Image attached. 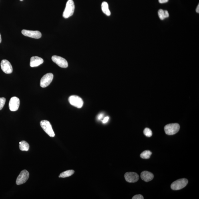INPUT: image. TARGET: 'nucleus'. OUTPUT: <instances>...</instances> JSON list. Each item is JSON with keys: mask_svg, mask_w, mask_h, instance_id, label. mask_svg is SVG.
I'll return each instance as SVG.
<instances>
[{"mask_svg": "<svg viewBox=\"0 0 199 199\" xmlns=\"http://www.w3.org/2000/svg\"><path fill=\"white\" fill-rule=\"evenodd\" d=\"M75 4L73 0L67 1L65 8L63 14V16L65 19L68 18L72 16L75 11Z\"/></svg>", "mask_w": 199, "mask_h": 199, "instance_id": "nucleus-1", "label": "nucleus"}, {"mask_svg": "<svg viewBox=\"0 0 199 199\" xmlns=\"http://www.w3.org/2000/svg\"><path fill=\"white\" fill-rule=\"evenodd\" d=\"M180 128V125L177 123H173L167 125L164 127L165 133L167 135H174L178 133Z\"/></svg>", "mask_w": 199, "mask_h": 199, "instance_id": "nucleus-2", "label": "nucleus"}, {"mask_svg": "<svg viewBox=\"0 0 199 199\" xmlns=\"http://www.w3.org/2000/svg\"><path fill=\"white\" fill-rule=\"evenodd\" d=\"M41 126L45 132L51 137H53L55 136V133L49 121L42 120L41 121Z\"/></svg>", "mask_w": 199, "mask_h": 199, "instance_id": "nucleus-3", "label": "nucleus"}, {"mask_svg": "<svg viewBox=\"0 0 199 199\" xmlns=\"http://www.w3.org/2000/svg\"><path fill=\"white\" fill-rule=\"evenodd\" d=\"M188 183V181L186 178L178 179L172 183L171 185V188L174 190H180L184 188Z\"/></svg>", "mask_w": 199, "mask_h": 199, "instance_id": "nucleus-4", "label": "nucleus"}, {"mask_svg": "<svg viewBox=\"0 0 199 199\" xmlns=\"http://www.w3.org/2000/svg\"><path fill=\"white\" fill-rule=\"evenodd\" d=\"M68 100L70 104L77 108H81L83 104V101L80 97L73 95L69 97Z\"/></svg>", "mask_w": 199, "mask_h": 199, "instance_id": "nucleus-5", "label": "nucleus"}, {"mask_svg": "<svg viewBox=\"0 0 199 199\" xmlns=\"http://www.w3.org/2000/svg\"><path fill=\"white\" fill-rule=\"evenodd\" d=\"M53 73H49L45 75L41 79L40 83L41 87L44 88L48 86L53 81Z\"/></svg>", "mask_w": 199, "mask_h": 199, "instance_id": "nucleus-6", "label": "nucleus"}, {"mask_svg": "<svg viewBox=\"0 0 199 199\" xmlns=\"http://www.w3.org/2000/svg\"><path fill=\"white\" fill-rule=\"evenodd\" d=\"M29 174L26 170L22 171L18 176L16 181V183L18 185L25 183L29 178Z\"/></svg>", "mask_w": 199, "mask_h": 199, "instance_id": "nucleus-7", "label": "nucleus"}, {"mask_svg": "<svg viewBox=\"0 0 199 199\" xmlns=\"http://www.w3.org/2000/svg\"><path fill=\"white\" fill-rule=\"evenodd\" d=\"M53 61L62 68H67L68 67V63L65 59L57 55H53L52 57Z\"/></svg>", "mask_w": 199, "mask_h": 199, "instance_id": "nucleus-8", "label": "nucleus"}, {"mask_svg": "<svg viewBox=\"0 0 199 199\" xmlns=\"http://www.w3.org/2000/svg\"><path fill=\"white\" fill-rule=\"evenodd\" d=\"M20 104L19 99L16 97H13L10 99L9 107L12 111H16L18 109Z\"/></svg>", "mask_w": 199, "mask_h": 199, "instance_id": "nucleus-9", "label": "nucleus"}, {"mask_svg": "<svg viewBox=\"0 0 199 199\" xmlns=\"http://www.w3.org/2000/svg\"><path fill=\"white\" fill-rule=\"evenodd\" d=\"M1 68L6 74H11L13 72L12 67L11 63L6 59L2 60L1 63Z\"/></svg>", "mask_w": 199, "mask_h": 199, "instance_id": "nucleus-10", "label": "nucleus"}, {"mask_svg": "<svg viewBox=\"0 0 199 199\" xmlns=\"http://www.w3.org/2000/svg\"><path fill=\"white\" fill-rule=\"evenodd\" d=\"M21 33L25 36L35 39L40 38L42 36L41 33L39 31H31L23 30L21 31Z\"/></svg>", "mask_w": 199, "mask_h": 199, "instance_id": "nucleus-11", "label": "nucleus"}, {"mask_svg": "<svg viewBox=\"0 0 199 199\" xmlns=\"http://www.w3.org/2000/svg\"><path fill=\"white\" fill-rule=\"evenodd\" d=\"M124 177L127 182L130 183L136 182L139 179V175L135 172H127L125 174Z\"/></svg>", "mask_w": 199, "mask_h": 199, "instance_id": "nucleus-12", "label": "nucleus"}, {"mask_svg": "<svg viewBox=\"0 0 199 199\" xmlns=\"http://www.w3.org/2000/svg\"><path fill=\"white\" fill-rule=\"evenodd\" d=\"M44 62L43 59L37 56L32 57L30 62V66L31 67H35L42 64Z\"/></svg>", "mask_w": 199, "mask_h": 199, "instance_id": "nucleus-13", "label": "nucleus"}, {"mask_svg": "<svg viewBox=\"0 0 199 199\" xmlns=\"http://www.w3.org/2000/svg\"><path fill=\"white\" fill-rule=\"evenodd\" d=\"M141 179L145 182H149L153 180L154 178V175L152 173L148 171H143L141 174Z\"/></svg>", "mask_w": 199, "mask_h": 199, "instance_id": "nucleus-14", "label": "nucleus"}, {"mask_svg": "<svg viewBox=\"0 0 199 199\" xmlns=\"http://www.w3.org/2000/svg\"><path fill=\"white\" fill-rule=\"evenodd\" d=\"M158 14L159 18L161 20H164L169 17L168 12L166 10L159 9L158 12Z\"/></svg>", "mask_w": 199, "mask_h": 199, "instance_id": "nucleus-15", "label": "nucleus"}, {"mask_svg": "<svg viewBox=\"0 0 199 199\" xmlns=\"http://www.w3.org/2000/svg\"><path fill=\"white\" fill-rule=\"evenodd\" d=\"M101 9L103 12L107 16L111 15V12L109 9V5L106 2H104L101 4Z\"/></svg>", "mask_w": 199, "mask_h": 199, "instance_id": "nucleus-16", "label": "nucleus"}, {"mask_svg": "<svg viewBox=\"0 0 199 199\" xmlns=\"http://www.w3.org/2000/svg\"><path fill=\"white\" fill-rule=\"evenodd\" d=\"M19 148L21 151H28L29 149V145L26 141H21V143L19 145Z\"/></svg>", "mask_w": 199, "mask_h": 199, "instance_id": "nucleus-17", "label": "nucleus"}, {"mask_svg": "<svg viewBox=\"0 0 199 199\" xmlns=\"http://www.w3.org/2000/svg\"><path fill=\"white\" fill-rule=\"evenodd\" d=\"M75 171L73 170H68L62 173L59 176L60 178H65L71 176L74 174Z\"/></svg>", "mask_w": 199, "mask_h": 199, "instance_id": "nucleus-18", "label": "nucleus"}, {"mask_svg": "<svg viewBox=\"0 0 199 199\" xmlns=\"http://www.w3.org/2000/svg\"><path fill=\"white\" fill-rule=\"evenodd\" d=\"M152 153L149 150H145L140 155L141 158L144 159H148L150 158Z\"/></svg>", "mask_w": 199, "mask_h": 199, "instance_id": "nucleus-19", "label": "nucleus"}, {"mask_svg": "<svg viewBox=\"0 0 199 199\" xmlns=\"http://www.w3.org/2000/svg\"><path fill=\"white\" fill-rule=\"evenodd\" d=\"M144 133L145 136L148 137H150L152 135V131L150 130V129L148 128H145L144 129Z\"/></svg>", "mask_w": 199, "mask_h": 199, "instance_id": "nucleus-20", "label": "nucleus"}, {"mask_svg": "<svg viewBox=\"0 0 199 199\" xmlns=\"http://www.w3.org/2000/svg\"><path fill=\"white\" fill-rule=\"evenodd\" d=\"M6 99L4 97H0V110L3 109L5 104Z\"/></svg>", "mask_w": 199, "mask_h": 199, "instance_id": "nucleus-21", "label": "nucleus"}, {"mask_svg": "<svg viewBox=\"0 0 199 199\" xmlns=\"http://www.w3.org/2000/svg\"><path fill=\"white\" fill-rule=\"evenodd\" d=\"M132 199H144V197L141 194H138L135 195L133 197Z\"/></svg>", "mask_w": 199, "mask_h": 199, "instance_id": "nucleus-22", "label": "nucleus"}, {"mask_svg": "<svg viewBox=\"0 0 199 199\" xmlns=\"http://www.w3.org/2000/svg\"><path fill=\"white\" fill-rule=\"evenodd\" d=\"M109 119V117H105V118L104 119H103V123L105 124V123H107V122H108Z\"/></svg>", "mask_w": 199, "mask_h": 199, "instance_id": "nucleus-23", "label": "nucleus"}, {"mask_svg": "<svg viewBox=\"0 0 199 199\" xmlns=\"http://www.w3.org/2000/svg\"><path fill=\"white\" fill-rule=\"evenodd\" d=\"M169 0H159V2L160 3H164L168 2Z\"/></svg>", "mask_w": 199, "mask_h": 199, "instance_id": "nucleus-24", "label": "nucleus"}, {"mask_svg": "<svg viewBox=\"0 0 199 199\" xmlns=\"http://www.w3.org/2000/svg\"><path fill=\"white\" fill-rule=\"evenodd\" d=\"M103 114H100L99 115L98 117V119H100L103 118Z\"/></svg>", "mask_w": 199, "mask_h": 199, "instance_id": "nucleus-25", "label": "nucleus"}, {"mask_svg": "<svg viewBox=\"0 0 199 199\" xmlns=\"http://www.w3.org/2000/svg\"><path fill=\"white\" fill-rule=\"evenodd\" d=\"M196 11L197 12V13H199V5H198L196 9Z\"/></svg>", "mask_w": 199, "mask_h": 199, "instance_id": "nucleus-26", "label": "nucleus"}, {"mask_svg": "<svg viewBox=\"0 0 199 199\" xmlns=\"http://www.w3.org/2000/svg\"><path fill=\"white\" fill-rule=\"evenodd\" d=\"M1 41H2L1 36V34H0V43H1Z\"/></svg>", "mask_w": 199, "mask_h": 199, "instance_id": "nucleus-27", "label": "nucleus"}, {"mask_svg": "<svg viewBox=\"0 0 199 199\" xmlns=\"http://www.w3.org/2000/svg\"><path fill=\"white\" fill-rule=\"evenodd\" d=\"M20 1H23V0H20Z\"/></svg>", "mask_w": 199, "mask_h": 199, "instance_id": "nucleus-28", "label": "nucleus"}]
</instances>
